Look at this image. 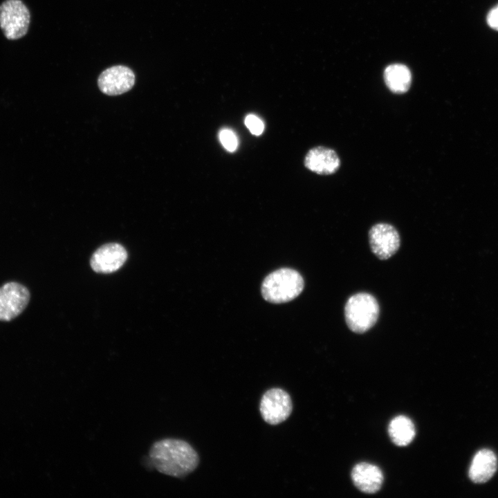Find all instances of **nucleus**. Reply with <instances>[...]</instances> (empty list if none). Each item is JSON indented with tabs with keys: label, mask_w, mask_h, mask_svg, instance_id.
<instances>
[{
	"label": "nucleus",
	"mask_w": 498,
	"mask_h": 498,
	"mask_svg": "<svg viewBox=\"0 0 498 498\" xmlns=\"http://www.w3.org/2000/svg\"><path fill=\"white\" fill-rule=\"evenodd\" d=\"M303 288L302 275L293 269L284 268L266 277L261 284V293L265 300L280 304L293 300Z\"/></svg>",
	"instance_id": "f03ea898"
},
{
	"label": "nucleus",
	"mask_w": 498,
	"mask_h": 498,
	"mask_svg": "<svg viewBox=\"0 0 498 498\" xmlns=\"http://www.w3.org/2000/svg\"><path fill=\"white\" fill-rule=\"evenodd\" d=\"M259 410L266 423L273 425H278L286 421L292 412L290 396L282 389H270L262 396Z\"/></svg>",
	"instance_id": "39448f33"
},
{
	"label": "nucleus",
	"mask_w": 498,
	"mask_h": 498,
	"mask_svg": "<svg viewBox=\"0 0 498 498\" xmlns=\"http://www.w3.org/2000/svg\"><path fill=\"white\" fill-rule=\"evenodd\" d=\"M369 241L372 252L380 259L385 260L398 250L400 239L397 230L391 224L378 223L369 232Z\"/></svg>",
	"instance_id": "0eeeda50"
},
{
	"label": "nucleus",
	"mask_w": 498,
	"mask_h": 498,
	"mask_svg": "<svg viewBox=\"0 0 498 498\" xmlns=\"http://www.w3.org/2000/svg\"><path fill=\"white\" fill-rule=\"evenodd\" d=\"M497 468V459L495 454L489 449H482L472 459L469 477L474 483H483L494 475Z\"/></svg>",
	"instance_id": "f8f14e48"
},
{
	"label": "nucleus",
	"mask_w": 498,
	"mask_h": 498,
	"mask_svg": "<svg viewBox=\"0 0 498 498\" xmlns=\"http://www.w3.org/2000/svg\"><path fill=\"white\" fill-rule=\"evenodd\" d=\"M351 479L360 491L371 494L380 489L383 474L378 466L368 463H360L353 468Z\"/></svg>",
	"instance_id": "9b49d317"
},
{
	"label": "nucleus",
	"mask_w": 498,
	"mask_h": 498,
	"mask_svg": "<svg viewBox=\"0 0 498 498\" xmlns=\"http://www.w3.org/2000/svg\"><path fill=\"white\" fill-rule=\"evenodd\" d=\"M219 139L224 148L230 151H234L238 145V140L235 134L230 129H223L219 133Z\"/></svg>",
	"instance_id": "2eb2a0df"
},
{
	"label": "nucleus",
	"mask_w": 498,
	"mask_h": 498,
	"mask_svg": "<svg viewBox=\"0 0 498 498\" xmlns=\"http://www.w3.org/2000/svg\"><path fill=\"white\" fill-rule=\"evenodd\" d=\"M487 23L491 28L498 30V5L488 12Z\"/></svg>",
	"instance_id": "f3484780"
},
{
	"label": "nucleus",
	"mask_w": 498,
	"mask_h": 498,
	"mask_svg": "<svg viewBox=\"0 0 498 498\" xmlns=\"http://www.w3.org/2000/svg\"><path fill=\"white\" fill-rule=\"evenodd\" d=\"M30 13L21 0H6L0 5V28L9 40L24 37L28 32Z\"/></svg>",
	"instance_id": "20e7f679"
},
{
	"label": "nucleus",
	"mask_w": 498,
	"mask_h": 498,
	"mask_svg": "<svg viewBox=\"0 0 498 498\" xmlns=\"http://www.w3.org/2000/svg\"><path fill=\"white\" fill-rule=\"evenodd\" d=\"M127 258L125 248L120 244L111 243L100 247L91 258L92 269L100 273H111L120 269Z\"/></svg>",
	"instance_id": "1a4fd4ad"
},
{
	"label": "nucleus",
	"mask_w": 498,
	"mask_h": 498,
	"mask_svg": "<svg viewBox=\"0 0 498 498\" xmlns=\"http://www.w3.org/2000/svg\"><path fill=\"white\" fill-rule=\"evenodd\" d=\"M388 432L392 442L398 446L409 444L416 433L414 423L405 416L393 418L389 425Z\"/></svg>",
	"instance_id": "4468645a"
},
{
	"label": "nucleus",
	"mask_w": 498,
	"mask_h": 498,
	"mask_svg": "<svg viewBox=\"0 0 498 498\" xmlns=\"http://www.w3.org/2000/svg\"><path fill=\"white\" fill-rule=\"evenodd\" d=\"M30 300V293L24 285L12 282L0 287V320L10 321L21 314Z\"/></svg>",
	"instance_id": "423d86ee"
},
{
	"label": "nucleus",
	"mask_w": 498,
	"mask_h": 498,
	"mask_svg": "<svg viewBox=\"0 0 498 498\" xmlns=\"http://www.w3.org/2000/svg\"><path fill=\"white\" fill-rule=\"evenodd\" d=\"M136 77L128 66L116 65L103 71L98 78L100 90L108 95L124 93L133 86Z\"/></svg>",
	"instance_id": "6e6552de"
},
{
	"label": "nucleus",
	"mask_w": 498,
	"mask_h": 498,
	"mask_svg": "<svg viewBox=\"0 0 498 498\" xmlns=\"http://www.w3.org/2000/svg\"><path fill=\"white\" fill-rule=\"evenodd\" d=\"M245 124L251 133L255 136H259L262 133L264 125L263 122L257 116L250 114L245 118Z\"/></svg>",
	"instance_id": "dca6fc26"
},
{
	"label": "nucleus",
	"mask_w": 498,
	"mask_h": 498,
	"mask_svg": "<svg viewBox=\"0 0 498 498\" xmlns=\"http://www.w3.org/2000/svg\"><path fill=\"white\" fill-rule=\"evenodd\" d=\"M149 457L158 472L178 478L192 472L199 463L194 449L187 442L175 439L155 442L150 448Z\"/></svg>",
	"instance_id": "f257e3e1"
},
{
	"label": "nucleus",
	"mask_w": 498,
	"mask_h": 498,
	"mask_svg": "<svg viewBox=\"0 0 498 498\" xmlns=\"http://www.w3.org/2000/svg\"><path fill=\"white\" fill-rule=\"evenodd\" d=\"M379 311L378 301L372 295L356 293L351 296L345 304L346 323L353 332L363 333L376 323Z\"/></svg>",
	"instance_id": "7ed1b4c3"
},
{
	"label": "nucleus",
	"mask_w": 498,
	"mask_h": 498,
	"mask_svg": "<svg viewBox=\"0 0 498 498\" xmlns=\"http://www.w3.org/2000/svg\"><path fill=\"white\" fill-rule=\"evenodd\" d=\"M383 77L386 86L392 93L403 94L410 88L412 74L405 65L394 64L388 66L384 71Z\"/></svg>",
	"instance_id": "ddd939ff"
},
{
	"label": "nucleus",
	"mask_w": 498,
	"mask_h": 498,
	"mask_svg": "<svg viewBox=\"0 0 498 498\" xmlns=\"http://www.w3.org/2000/svg\"><path fill=\"white\" fill-rule=\"evenodd\" d=\"M340 159L333 149L323 146L311 149L304 158V165L320 175H331L340 167Z\"/></svg>",
	"instance_id": "9d476101"
}]
</instances>
